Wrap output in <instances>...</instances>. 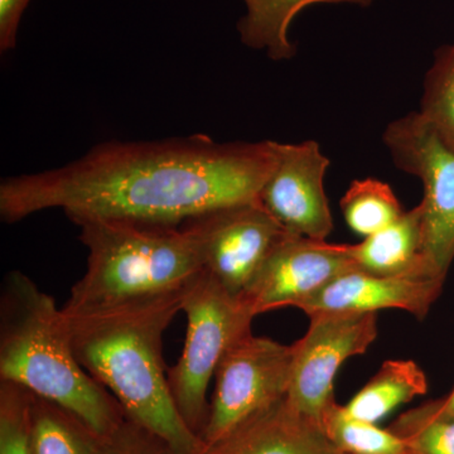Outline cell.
I'll use <instances>...</instances> for the list:
<instances>
[{
	"label": "cell",
	"instance_id": "cell-3",
	"mask_svg": "<svg viewBox=\"0 0 454 454\" xmlns=\"http://www.w3.org/2000/svg\"><path fill=\"white\" fill-rule=\"evenodd\" d=\"M0 381L64 406L104 438L125 419L118 400L77 360L62 309L20 270L2 284Z\"/></svg>",
	"mask_w": 454,
	"mask_h": 454
},
{
	"label": "cell",
	"instance_id": "cell-9",
	"mask_svg": "<svg viewBox=\"0 0 454 454\" xmlns=\"http://www.w3.org/2000/svg\"><path fill=\"white\" fill-rule=\"evenodd\" d=\"M195 223L203 270L236 297H244L269 253L286 234L258 201L221 208Z\"/></svg>",
	"mask_w": 454,
	"mask_h": 454
},
{
	"label": "cell",
	"instance_id": "cell-17",
	"mask_svg": "<svg viewBox=\"0 0 454 454\" xmlns=\"http://www.w3.org/2000/svg\"><path fill=\"white\" fill-rule=\"evenodd\" d=\"M106 438L73 411L31 393L33 454H98Z\"/></svg>",
	"mask_w": 454,
	"mask_h": 454
},
{
	"label": "cell",
	"instance_id": "cell-16",
	"mask_svg": "<svg viewBox=\"0 0 454 454\" xmlns=\"http://www.w3.org/2000/svg\"><path fill=\"white\" fill-rule=\"evenodd\" d=\"M428 380L413 360H387L345 406L354 418L376 424L397 406L424 395Z\"/></svg>",
	"mask_w": 454,
	"mask_h": 454
},
{
	"label": "cell",
	"instance_id": "cell-18",
	"mask_svg": "<svg viewBox=\"0 0 454 454\" xmlns=\"http://www.w3.org/2000/svg\"><path fill=\"white\" fill-rule=\"evenodd\" d=\"M340 210L349 229L364 238L390 226L405 212L389 184L376 178L352 182L340 199Z\"/></svg>",
	"mask_w": 454,
	"mask_h": 454
},
{
	"label": "cell",
	"instance_id": "cell-22",
	"mask_svg": "<svg viewBox=\"0 0 454 454\" xmlns=\"http://www.w3.org/2000/svg\"><path fill=\"white\" fill-rule=\"evenodd\" d=\"M0 454H33L31 391L0 381Z\"/></svg>",
	"mask_w": 454,
	"mask_h": 454
},
{
	"label": "cell",
	"instance_id": "cell-24",
	"mask_svg": "<svg viewBox=\"0 0 454 454\" xmlns=\"http://www.w3.org/2000/svg\"><path fill=\"white\" fill-rule=\"evenodd\" d=\"M31 0H0V52L17 46L18 29Z\"/></svg>",
	"mask_w": 454,
	"mask_h": 454
},
{
	"label": "cell",
	"instance_id": "cell-19",
	"mask_svg": "<svg viewBox=\"0 0 454 454\" xmlns=\"http://www.w3.org/2000/svg\"><path fill=\"white\" fill-rule=\"evenodd\" d=\"M389 429L404 441L409 454H454V415L442 399L411 409Z\"/></svg>",
	"mask_w": 454,
	"mask_h": 454
},
{
	"label": "cell",
	"instance_id": "cell-23",
	"mask_svg": "<svg viewBox=\"0 0 454 454\" xmlns=\"http://www.w3.org/2000/svg\"><path fill=\"white\" fill-rule=\"evenodd\" d=\"M98 454H177L151 430L125 418L112 434L107 435Z\"/></svg>",
	"mask_w": 454,
	"mask_h": 454
},
{
	"label": "cell",
	"instance_id": "cell-2",
	"mask_svg": "<svg viewBox=\"0 0 454 454\" xmlns=\"http://www.w3.org/2000/svg\"><path fill=\"white\" fill-rule=\"evenodd\" d=\"M184 291L62 312L77 360L118 400L125 418L177 454H201L205 443L179 414L163 361V333L182 312Z\"/></svg>",
	"mask_w": 454,
	"mask_h": 454
},
{
	"label": "cell",
	"instance_id": "cell-10",
	"mask_svg": "<svg viewBox=\"0 0 454 454\" xmlns=\"http://www.w3.org/2000/svg\"><path fill=\"white\" fill-rule=\"evenodd\" d=\"M330 160L315 140L278 145L277 162L262 184L258 202L286 232L327 240L333 212L325 192Z\"/></svg>",
	"mask_w": 454,
	"mask_h": 454
},
{
	"label": "cell",
	"instance_id": "cell-12",
	"mask_svg": "<svg viewBox=\"0 0 454 454\" xmlns=\"http://www.w3.org/2000/svg\"><path fill=\"white\" fill-rule=\"evenodd\" d=\"M443 286L444 282L428 277H380L354 269L334 278L297 309L307 316L402 309L423 319L438 300Z\"/></svg>",
	"mask_w": 454,
	"mask_h": 454
},
{
	"label": "cell",
	"instance_id": "cell-7",
	"mask_svg": "<svg viewBox=\"0 0 454 454\" xmlns=\"http://www.w3.org/2000/svg\"><path fill=\"white\" fill-rule=\"evenodd\" d=\"M293 354V345L254 336L252 331L227 348L215 372L214 394L201 434L205 446L286 396Z\"/></svg>",
	"mask_w": 454,
	"mask_h": 454
},
{
	"label": "cell",
	"instance_id": "cell-25",
	"mask_svg": "<svg viewBox=\"0 0 454 454\" xmlns=\"http://www.w3.org/2000/svg\"><path fill=\"white\" fill-rule=\"evenodd\" d=\"M442 400H443V405L448 413L454 415V387L453 390L450 391V395L442 397Z\"/></svg>",
	"mask_w": 454,
	"mask_h": 454
},
{
	"label": "cell",
	"instance_id": "cell-5",
	"mask_svg": "<svg viewBox=\"0 0 454 454\" xmlns=\"http://www.w3.org/2000/svg\"><path fill=\"white\" fill-rule=\"evenodd\" d=\"M187 334L181 357L168 367V385L184 422L201 437L207 422V390L227 348L252 331L255 318L244 297H236L202 270L182 300ZM202 439V438H201Z\"/></svg>",
	"mask_w": 454,
	"mask_h": 454
},
{
	"label": "cell",
	"instance_id": "cell-15",
	"mask_svg": "<svg viewBox=\"0 0 454 454\" xmlns=\"http://www.w3.org/2000/svg\"><path fill=\"white\" fill-rule=\"evenodd\" d=\"M245 14L238 22L240 40L249 49L264 51L273 61L292 59L297 47L289 37L294 18L313 4H352L367 8L375 0H243Z\"/></svg>",
	"mask_w": 454,
	"mask_h": 454
},
{
	"label": "cell",
	"instance_id": "cell-21",
	"mask_svg": "<svg viewBox=\"0 0 454 454\" xmlns=\"http://www.w3.org/2000/svg\"><path fill=\"white\" fill-rule=\"evenodd\" d=\"M423 89L420 115L454 148V43L435 51Z\"/></svg>",
	"mask_w": 454,
	"mask_h": 454
},
{
	"label": "cell",
	"instance_id": "cell-8",
	"mask_svg": "<svg viewBox=\"0 0 454 454\" xmlns=\"http://www.w3.org/2000/svg\"><path fill=\"white\" fill-rule=\"evenodd\" d=\"M306 334L293 343L286 402L322 424L333 402V382L348 358L364 355L379 334L378 313H316Z\"/></svg>",
	"mask_w": 454,
	"mask_h": 454
},
{
	"label": "cell",
	"instance_id": "cell-1",
	"mask_svg": "<svg viewBox=\"0 0 454 454\" xmlns=\"http://www.w3.org/2000/svg\"><path fill=\"white\" fill-rule=\"evenodd\" d=\"M278 145L221 143L206 134L100 143L59 168L3 179L0 217L16 223L59 208L76 225L106 220L178 226L258 201L277 162Z\"/></svg>",
	"mask_w": 454,
	"mask_h": 454
},
{
	"label": "cell",
	"instance_id": "cell-20",
	"mask_svg": "<svg viewBox=\"0 0 454 454\" xmlns=\"http://www.w3.org/2000/svg\"><path fill=\"white\" fill-rule=\"evenodd\" d=\"M322 427L334 446L346 454H409L395 433L352 417L336 400L325 409Z\"/></svg>",
	"mask_w": 454,
	"mask_h": 454
},
{
	"label": "cell",
	"instance_id": "cell-14",
	"mask_svg": "<svg viewBox=\"0 0 454 454\" xmlns=\"http://www.w3.org/2000/svg\"><path fill=\"white\" fill-rule=\"evenodd\" d=\"M345 250L357 270L380 277H428L423 255L422 212L419 205L376 234ZM439 280V279H437ZM443 282V280H441Z\"/></svg>",
	"mask_w": 454,
	"mask_h": 454
},
{
	"label": "cell",
	"instance_id": "cell-4",
	"mask_svg": "<svg viewBox=\"0 0 454 454\" xmlns=\"http://www.w3.org/2000/svg\"><path fill=\"white\" fill-rule=\"evenodd\" d=\"M77 226L88 265L62 307L67 312L182 292L203 270L195 220L184 227L106 220Z\"/></svg>",
	"mask_w": 454,
	"mask_h": 454
},
{
	"label": "cell",
	"instance_id": "cell-13",
	"mask_svg": "<svg viewBox=\"0 0 454 454\" xmlns=\"http://www.w3.org/2000/svg\"><path fill=\"white\" fill-rule=\"evenodd\" d=\"M201 454H346L334 446L321 423L300 413L286 396L262 409Z\"/></svg>",
	"mask_w": 454,
	"mask_h": 454
},
{
	"label": "cell",
	"instance_id": "cell-11",
	"mask_svg": "<svg viewBox=\"0 0 454 454\" xmlns=\"http://www.w3.org/2000/svg\"><path fill=\"white\" fill-rule=\"evenodd\" d=\"M354 269L345 244L286 232L269 253L244 298L255 316L284 307L297 309L334 278Z\"/></svg>",
	"mask_w": 454,
	"mask_h": 454
},
{
	"label": "cell",
	"instance_id": "cell-6",
	"mask_svg": "<svg viewBox=\"0 0 454 454\" xmlns=\"http://www.w3.org/2000/svg\"><path fill=\"white\" fill-rule=\"evenodd\" d=\"M382 140L397 168L422 181L423 255L444 282L454 260V148L419 112L391 121Z\"/></svg>",
	"mask_w": 454,
	"mask_h": 454
}]
</instances>
